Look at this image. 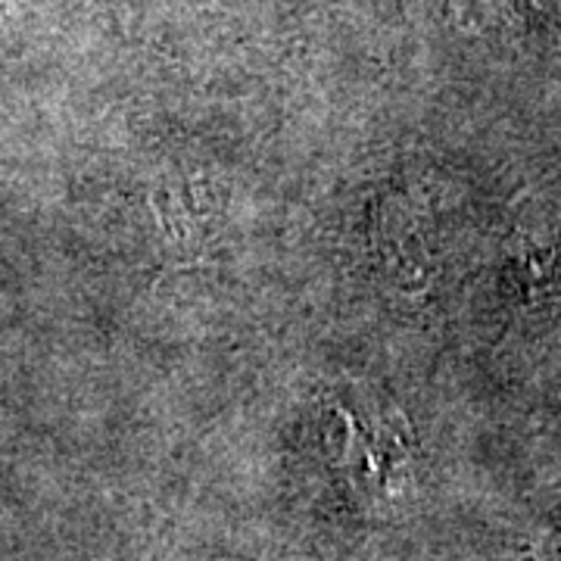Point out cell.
<instances>
[{
    "instance_id": "cell-1",
    "label": "cell",
    "mask_w": 561,
    "mask_h": 561,
    "mask_svg": "<svg viewBox=\"0 0 561 561\" xmlns=\"http://www.w3.org/2000/svg\"><path fill=\"white\" fill-rule=\"evenodd\" d=\"M153 216L169 260L181 268L206 260L216 238V203L209 187L194 179L162 181L153 194Z\"/></svg>"
}]
</instances>
